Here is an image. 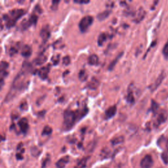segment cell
Wrapping results in <instances>:
<instances>
[{"instance_id": "cell-1", "label": "cell", "mask_w": 168, "mask_h": 168, "mask_svg": "<svg viewBox=\"0 0 168 168\" xmlns=\"http://www.w3.org/2000/svg\"><path fill=\"white\" fill-rule=\"evenodd\" d=\"M88 112V108H85L82 110L73 111L66 110L64 112V127L66 130H70L73 128L76 122L81 120Z\"/></svg>"}, {"instance_id": "cell-2", "label": "cell", "mask_w": 168, "mask_h": 168, "mask_svg": "<svg viewBox=\"0 0 168 168\" xmlns=\"http://www.w3.org/2000/svg\"><path fill=\"white\" fill-rule=\"evenodd\" d=\"M28 74V72L22 69V70L17 74L14 79L10 93L7 95L6 100H11L18 92H21L22 90L26 89V87L28 85V82H26V74Z\"/></svg>"}, {"instance_id": "cell-3", "label": "cell", "mask_w": 168, "mask_h": 168, "mask_svg": "<svg viewBox=\"0 0 168 168\" xmlns=\"http://www.w3.org/2000/svg\"><path fill=\"white\" fill-rule=\"evenodd\" d=\"M26 13L24 9H13L9 12L8 14L3 15V19L5 22L7 28H12L16 24L17 21Z\"/></svg>"}, {"instance_id": "cell-4", "label": "cell", "mask_w": 168, "mask_h": 168, "mask_svg": "<svg viewBox=\"0 0 168 168\" xmlns=\"http://www.w3.org/2000/svg\"><path fill=\"white\" fill-rule=\"evenodd\" d=\"M93 22V17L87 15L83 17L79 23V28L82 32H86Z\"/></svg>"}, {"instance_id": "cell-5", "label": "cell", "mask_w": 168, "mask_h": 168, "mask_svg": "<svg viewBox=\"0 0 168 168\" xmlns=\"http://www.w3.org/2000/svg\"><path fill=\"white\" fill-rule=\"evenodd\" d=\"M9 63L5 61H1L0 62V84L2 85L3 80L8 75V68Z\"/></svg>"}, {"instance_id": "cell-6", "label": "cell", "mask_w": 168, "mask_h": 168, "mask_svg": "<svg viewBox=\"0 0 168 168\" xmlns=\"http://www.w3.org/2000/svg\"><path fill=\"white\" fill-rule=\"evenodd\" d=\"M168 118V112L166 110H160V112L158 114L157 118H156V125H160L164 122H166Z\"/></svg>"}, {"instance_id": "cell-7", "label": "cell", "mask_w": 168, "mask_h": 168, "mask_svg": "<svg viewBox=\"0 0 168 168\" xmlns=\"http://www.w3.org/2000/svg\"><path fill=\"white\" fill-rule=\"evenodd\" d=\"M153 159L152 156L149 154L146 155L142 159L141 162V168H151L153 166Z\"/></svg>"}, {"instance_id": "cell-8", "label": "cell", "mask_w": 168, "mask_h": 168, "mask_svg": "<svg viewBox=\"0 0 168 168\" xmlns=\"http://www.w3.org/2000/svg\"><path fill=\"white\" fill-rule=\"evenodd\" d=\"M165 76H166L165 72H162V73L160 74L158 77L157 78V79H156V81L153 83H152V85H150V86H149V89H150L151 91H154L157 89L158 87L160 85H161V83H162L163 79L165 78Z\"/></svg>"}, {"instance_id": "cell-9", "label": "cell", "mask_w": 168, "mask_h": 168, "mask_svg": "<svg viewBox=\"0 0 168 168\" xmlns=\"http://www.w3.org/2000/svg\"><path fill=\"white\" fill-rule=\"evenodd\" d=\"M18 125L22 133H24V134L27 133L29 128V124H28V121L26 118H21V119L18 121Z\"/></svg>"}, {"instance_id": "cell-10", "label": "cell", "mask_w": 168, "mask_h": 168, "mask_svg": "<svg viewBox=\"0 0 168 168\" xmlns=\"http://www.w3.org/2000/svg\"><path fill=\"white\" fill-rule=\"evenodd\" d=\"M145 15H146V11L143 8V7H140L137 11V13L134 17V22L139 23V22L142 21L144 18L145 17Z\"/></svg>"}, {"instance_id": "cell-11", "label": "cell", "mask_w": 168, "mask_h": 168, "mask_svg": "<svg viewBox=\"0 0 168 168\" xmlns=\"http://www.w3.org/2000/svg\"><path fill=\"white\" fill-rule=\"evenodd\" d=\"M50 71V65H47L41 68L40 69L38 70L37 74L39 76V77L42 79H45L48 76V74Z\"/></svg>"}, {"instance_id": "cell-12", "label": "cell", "mask_w": 168, "mask_h": 168, "mask_svg": "<svg viewBox=\"0 0 168 168\" xmlns=\"http://www.w3.org/2000/svg\"><path fill=\"white\" fill-rule=\"evenodd\" d=\"M50 34H51L50 30H49L48 26H44L41 30L40 36L42 38V40H43L44 42L47 41L49 40V37H50Z\"/></svg>"}, {"instance_id": "cell-13", "label": "cell", "mask_w": 168, "mask_h": 168, "mask_svg": "<svg viewBox=\"0 0 168 168\" xmlns=\"http://www.w3.org/2000/svg\"><path fill=\"white\" fill-rule=\"evenodd\" d=\"M117 112V107L116 106L114 105L110 107L106 110L105 112V118L106 120L110 119V118H113L114 116L116 115Z\"/></svg>"}, {"instance_id": "cell-14", "label": "cell", "mask_w": 168, "mask_h": 168, "mask_svg": "<svg viewBox=\"0 0 168 168\" xmlns=\"http://www.w3.org/2000/svg\"><path fill=\"white\" fill-rule=\"evenodd\" d=\"M70 157L68 156H64L58 160V162L56 163V166L57 168H64L66 164L69 162Z\"/></svg>"}, {"instance_id": "cell-15", "label": "cell", "mask_w": 168, "mask_h": 168, "mask_svg": "<svg viewBox=\"0 0 168 168\" xmlns=\"http://www.w3.org/2000/svg\"><path fill=\"white\" fill-rule=\"evenodd\" d=\"M32 47L28 45H25L24 46H22L21 49V54L22 55L27 58L32 55Z\"/></svg>"}, {"instance_id": "cell-16", "label": "cell", "mask_w": 168, "mask_h": 168, "mask_svg": "<svg viewBox=\"0 0 168 168\" xmlns=\"http://www.w3.org/2000/svg\"><path fill=\"white\" fill-rule=\"evenodd\" d=\"M99 81L95 78H93L92 79H91V81L88 83L87 84V87L89 88L90 89H92V90H95L98 88V87L99 86Z\"/></svg>"}, {"instance_id": "cell-17", "label": "cell", "mask_w": 168, "mask_h": 168, "mask_svg": "<svg viewBox=\"0 0 168 168\" xmlns=\"http://www.w3.org/2000/svg\"><path fill=\"white\" fill-rule=\"evenodd\" d=\"M111 13H112V11L106 10L105 11H103V12H101L99 14H98L97 16V18L98 20L100 21H104V20H105L106 18H107Z\"/></svg>"}, {"instance_id": "cell-18", "label": "cell", "mask_w": 168, "mask_h": 168, "mask_svg": "<svg viewBox=\"0 0 168 168\" xmlns=\"http://www.w3.org/2000/svg\"><path fill=\"white\" fill-rule=\"evenodd\" d=\"M124 55V53L123 52H121L119 55H118L115 59H114L111 63H110L109 64V66L108 67V70H110V71H111L114 69V68L115 67V66L116 65V64L118 63V61H119V60L121 59V57L123 56Z\"/></svg>"}, {"instance_id": "cell-19", "label": "cell", "mask_w": 168, "mask_h": 168, "mask_svg": "<svg viewBox=\"0 0 168 168\" xmlns=\"http://www.w3.org/2000/svg\"><path fill=\"white\" fill-rule=\"evenodd\" d=\"M99 62V57L95 55V54H92L91 55L89 58H88V63L90 65H97Z\"/></svg>"}, {"instance_id": "cell-20", "label": "cell", "mask_w": 168, "mask_h": 168, "mask_svg": "<svg viewBox=\"0 0 168 168\" xmlns=\"http://www.w3.org/2000/svg\"><path fill=\"white\" fill-rule=\"evenodd\" d=\"M89 157H84L82 158L75 166L74 168H85L86 167L87 161H88Z\"/></svg>"}, {"instance_id": "cell-21", "label": "cell", "mask_w": 168, "mask_h": 168, "mask_svg": "<svg viewBox=\"0 0 168 168\" xmlns=\"http://www.w3.org/2000/svg\"><path fill=\"white\" fill-rule=\"evenodd\" d=\"M107 40V35L105 33H102L98 37L97 43L99 46H102V45L105 44V42Z\"/></svg>"}, {"instance_id": "cell-22", "label": "cell", "mask_w": 168, "mask_h": 168, "mask_svg": "<svg viewBox=\"0 0 168 168\" xmlns=\"http://www.w3.org/2000/svg\"><path fill=\"white\" fill-rule=\"evenodd\" d=\"M46 60H47L46 56H45L44 55L41 54V55H40L37 57H36L35 60H34V63H35L36 64L40 65V64H44V63H45Z\"/></svg>"}, {"instance_id": "cell-23", "label": "cell", "mask_w": 168, "mask_h": 168, "mask_svg": "<svg viewBox=\"0 0 168 168\" xmlns=\"http://www.w3.org/2000/svg\"><path fill=\"white\" fill-rule=\"evenodd\" d=\"M37 19H38L37 15L33 13L31 15V16L30 17V18L28 19V22H29L30 26H31V25H36L37 24Z\"/></svg>"}, {"instance_id": "cell-24", "label": "cell", "mask_w": 168, "mask_h": 168, "mask_svg": "<svg viewBox=\"0 0 168 168\" xmlns=\"http://www.w3.org/2000/svg\"><path fill=\"white\" fill-rule=\"evenodd\" d=\"M124 141V137L123 136H119L115 137L111 141V143L113 145H117L120 143H122Z\"/></svg>"}, {"instance_id": "cell-25", "label": "cell", "mask_w": 168, "mask_h": 168, "mask_svg": "<svg viewBox=\"0 0 168 168\" xmlns=\"http://www.w3.org/2000/svg\"><path fill=\"white\" fill-rule=\"evenodd\" d=\"M52 131H53V129L50 126L45 125L43 129V131H42L41 135H49L51 134Z\"/></svg>"}, {"instance_id": "cell-26", "label": "cell", "mask_w": 168, "mask_h": 168, "mask_svg": "<svg viewBox=\"0 0 168 168\" xmlns=\"http://www.w3.org/2000/svg\"><path fill=\"white\" fill-rule=\"evenodd\" d=\"M127 101L129 103H130V104H133V103L135 102L134 95H133L132 91H131V90L128 91V96H127Z\"/></svg>"}, {"instance_id": "cell-27", "label": "cell", "mask_w": 168, "mask_h": 168, "mask_svg": "<svg viewBox=\"0 0 168 168\" xmlns=\"http://www.w3.org/2000/svg\"><path fill=\"white\" fill-rule=\"evenodd\" d=\"M158 109H159V105L156 101L152 100L151 103V108H150L151 111L153 113H156Z\"/></svg>"}, {"instance_id": "cell-28", "label": "cell", "mask_w": 168, "mask_h": 168, "mask_svg": "<svg viewBox=\"0 0 168 168\" xmlns=\"http://www.w3.org/2000/svg\"><path fill=\"white\" fill-rule=\"evenodd\" d=\"M18 47L17 46V45H15V46H11L9 49V55L11 56H13L15 54H17L18 52Z\"/></svg>"}, {"instance_id": "cell-29", "label": "cell", "mask_w": 168, "mask_h": 168, "mask_svg": "<svg viewBox=\"0 0 168 168\" xmlns=\"http://www.w3.org/2000/svg\"><path fill=\"white\" fill-rule=\"evenodd\" d=\"M162 53L164 57H165V59H168V40L163 48Z\"/></svg>"}, {"instance_id": "cell-30", "label": "cell", "mask_w": 168, "mask_h": 168, "mask_svg": "<svg viewBox=\"0 0 168 168\" xmlns=\"http://www.w3.org/2000/svg\"><path fill=\"white\" fill-rule=\"evenodd\" d=\"M87 75L86 74L85 70H82L79 72V78L80 79V80H82V81H85V80L87 79Z\"/></svg>"}, {"instance_id": "cell-31", "label": "cell", "mask_w": 168, "mask_h": 168, "mask_svg": "<svg viewBox=\"0 0 168 168\" xmlns=\"http://www.w3.org/2000/svg\"><path fill=\"white\" fill-rule=\"evenodd\" d=\"M21 26V28L22 29L26 30V29H27V28H28L30 27V24L29 23L28 20H26V19H24V20H23V21H22Z\"/></svg>"}, {"instance_id": "cell-32", "label": "cell", "mask_w": 168, "mask_h": 168, "mask_svg": "<svg viewBox=\"0 0 168 168\" xmlns=\"http://www.w3.org/2000/svg\"><path fill=\"white\" fill-rule=\"evenodd\" d=\"M51 60H52L53 64H55V65H56V64H59V60H60V55H56L52 57Z\"/></svg>"}, {"instance_id": "cell-33", "label": "cell", "mask_w": 168, "mask_h": 168, "mask_svg": "<svg viewBox=\"0 0 168 168\" xmlns=\"http://www.w3.org/2000/svg\"><path fill=\"white\" fill-rule=\"evenodd\" d=\"M60 2L59 1H53L52 2V5L51 7V9L53 11H57L59 7V4Z\"/></svg>"}, {"instance_id": "cell-34", "label": "cell", "mask_w": 168, "mask_h": 168, "mask_svg": "<svg viewBox=\"0 0 168 168\" xmlns=\"http://www.w3.org/2000/svg\"><path fill=\"white\" fill-rule=\"evenodd\" d=\"M40 152H41V151L38 150L37 148L36 147H34V148H31V153L34 156H38L40 155Z\"/></svg>"}, {"instance_id": "cell-35", "label": "cell", "mask_w": 168, "mask_h": 168, "mask_svg": "<svg viewBox=\"0 0 168 168\" xmlns=\"http://www.w3.org/2000/svg\"><path fill=\"white\" fill-rule=\"evenodd\" d=\"M63 64H64V65H66V66L68 65V64H70V57L69 56L64 57V58H63Z\"/></svg>"}, {"instance_id": "cell-36", "label": "cell", "mask_w": 168, "mask_h": 168, "mask_svg": "<svg viewBox=\"0 0 168 168\" xmlns=\"http://www.w3.org/2000/svg\"><path fill=\"white\" fill-rule=\"evenodd\" d=\"M162 158L163 160V161L164 163H168V155L166 152H163L162 154Z\"/></svg>"}, {"instance_id": "cell-37", "label": "cell", "mask_w": 168, "mask_h": 168, "mask_svg": "<svg viewBox=\"0 0 168 168\" xmlns=\"http://www.w3.org/2000/svg\"><path fill=\"white\" fill-rule=\"evenodd\" d=\"M50 161V158H49V157L47 158H45L44 161H43V162H42V163H41V168H45V167H46L47 166V163Z\"/></svg>"}, {"instance_id": "cell-38", "label": "cell", "mask_w": 168, "mask_h": 168, "mask_svg": "<svg viewBox=\"0 0 168 168\" xmlns=\"http://www.w3.org/2000/svg\"><path fill=\"white\" fill-rule=\"evenodd\" d=\"M74 2L76 3H78V4H87V3H89L90 2L83 1V0H75V1H74Z\"/></svg>"}, {"instance_id": "cell-39", "label": "cell", "mask_w": 168, "mask_h": 168, "mask_svg": "<svg viewBox=\"0 0 168 168\" xmlns=\"http://www.w3.org/2000/svg\"><path fill=\"white\" fill-rule=\"evenodd\" d=\"M16 157H17V160H22V159H23V156H22V154H20V153H17L16 154Z\"/></svg>"}, {"instance_id": "cell-40", "label": "cell", "mask_w": 168, "mask_h": 168, "mask_svg": "<svg viewBox=\"0 0 168 168\" xmlns=\"http://www.w3.org/2000/svg\"><path fill=\"white\" fill-rule=\"evenodd\" d=\"M2 28H3L2 24V23H1V22H0V31H1V30H2Z\"/></svg>"}, {"instance_id": "cell-41", "label": "cell", "mask_w": 168, "mask_h": 168, "mask_svg": "<svg viewBox=\"0 0 168 168\" xmlns=\"http://www.w3.org/2000/svg\"><path fill=\"white\" fill-rule=\"evenodd\" d=\"M166 148H167V150L168 151V139H167V142H166Z\"/></svg>"}]
</instances>
